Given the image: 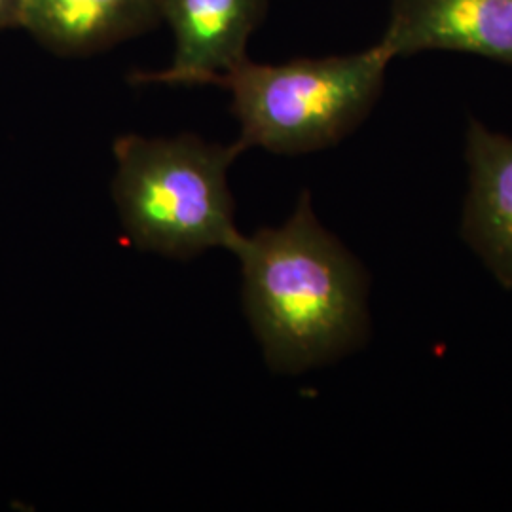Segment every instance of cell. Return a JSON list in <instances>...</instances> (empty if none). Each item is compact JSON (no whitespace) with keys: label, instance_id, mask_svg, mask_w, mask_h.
I'll use <instances>...</instances> for the list:
<instances>
[{"label":"cell","instance_id":"obj_4","mask_svg":"<svg viewBox=\"0 0 512 512\" xmlns=\"http://www.w3.org/2000/svg\"><path fill=\"white\" fill-rule=\"evenodd\" d=\"M268 0H160L173 31L171 65L137 82L213 84L247 57V42L264 18Z\"/></svg>","mask_w":512,"mask_h":512},{"label":"cell","instance_id":"obj_6","mask_svg":"<svg viewBox=\"0 0 512 512\" xmlns=\"http://www.w3.org/2000/svg\"><path fill=\"white\" fill-rule=\"evenodd\" d=\"M465 160L469 194L461 234L495 279L512 289V137L471 120Z\"/></svg>","mask_w":512,"mask_h":512},{"label":"cell","instance_id":"obj_2","mask_svg":"<svg viewBox=\"0 0 512 512\" xmlns=\"http://www.w3.org/2000/svg\"><path fill=\"white\" fill-rule=\"evenodd\" d=\"M241 152L238 143L220 147L190 133L118 137L112 198L129 241L181 260L209 249L234 251L241 234L228 169Z\"/></svg>","mask_w":512,"mask_h":512},{"label":"cell","instance_id":"obj_7","mask_svg":"<svg viewBox=\"0 0 512 512\" xmlns=\"http://www.w3.org/2000/svg\"><path fill=\"white\" fill-rule=\"evenodd\" d=\"M160 0H25L21 29L57 55H90L152 27Z\"/></svg>","mask_w":512,"mask_h":512},{"label":"cell","instance_id":"obj_1","mask_svg":"<svg viewBox=\"0 0 512 512\" xmlns=\"http://www.w3.org/2000/svg\"><path fill=\"white\" fill-rule=\"evenodd\" d=\"M243 308L266 365L300 374L329 365L368 338V275L363 264L321 226L302 192L279 228L243 236Z\"/></svg>","mask_w":512,"mask_h":512},{"label":"cell","instance_id":"obj_5","mask_svg":"<svg viewBox=\"0 0 512 512\" xmlns=\"http://www.w3.org/2000/svg\"><path fill=\"white\" fill-rule=\"evenodd\" d=\"M380 42L395 59L446 50L512 65V0H393Z\"/></svg>","mask_w":512,"mask_h":512},{"label":"cell","instance_id":"obj_8","mask_svg":"<svg viewBox=\"0 0 512 512\" xmlns=\"http://www.w3.org/2000/svg\"><path fill=\"white\" fill-rule=\"evenodd\" d=\"M25 0H0V31L21 27Z\"/></svg>","mask_w":512,"mask_h":512},{"label":"cell","instance_id":"obj_3","mask_svg":"<svg viewBox=\"0 0 512 512\" xmlns=\"http://www.w3.org/2000/svg\"><path fill=\"white\" fill-rule=\"evenodd\" d=\"M395 61L378 42L359 54L262 65L245 57L213 82L232 93L239 148L308 154L334 147L374 109Z\"/></svg>","mask_w":512,"mask_h":512}]
</instances>
